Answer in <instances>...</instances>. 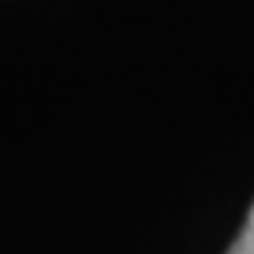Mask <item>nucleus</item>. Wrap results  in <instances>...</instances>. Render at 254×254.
Returning a JSON list of instances; mask_svg holds the SVG:
<instances>
[{
	"label": "nucleus",
	"instance_id": "f257e3e1",
	"mask_svg": "<svg viewBox=\"0 0 254 254\" xmlns=\"http://www.w3.org/2000/svg\"><path fill=\"white\" fill-rule=\"evenodd\" d=\"M228 254H254V205L251 211H248L245 218V228H241V235L231 241V248H228Z\"/></svg>",
	"mask_w": 254,
	"mask_h": 254
}]
</instances>
